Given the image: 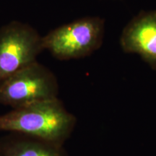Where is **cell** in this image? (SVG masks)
<instances>
[{
    "instance_id": "cell-3",
    "label": "cell",
    "mask_w": 156,
    "mask_h": 156,
    "mask_svg": "<svg viewBox=\"0 0 156 156\" xmlns=\"http://www.w3.org/2000/svg\"><path fill=\"white\" fill-rule=\"evenodd\" d=\"M58 94L56 75L36 61L0 84V105L17 108L56 98Z\"/></svg>"
},
{
    "instance_id": "cell-7",
    "label": "cell",
    "mask_w": 156,
    "mask_h": 156,
    "mask_svg": "<svg viewBox=\"0 0 156 156\" xmlns=\"http://www.w3.org/2000/svg\"><path fill=\"white\" fill-rule=\"evenodd\" d=\"M0 156H1V155H0Z\"/></svg>"
},
{
    "instance_id": "cell-4",
    "label": "cell",
    "mask_w": 156,
    "mask_h": 156,
    "mask_svg": "<svg viewBox=\"0 0 156 156\" xmlns=\"http://www.w3.org/2000/svg\"><path fill=\"white\" fill-rule=\"evenodd\" d=\"M44 50L43 36L30 25L12 21L0 28V84L37 61Z\"/></svg>"
},
{
    "instance_id": "cell-1",
    "label": "cell",
    "mask_w": 156,
    "mask_h": 156,
    "mask_svg": "<svg viewBox=\"0 0 156 156\" xmlns=\"http://www.w3.org/2000/svg\"><path fill=\"white\" fill-rule=\"evenodd\" d=\"M77 119L58 98L33 103L0 115V131L38 136L64 145Z\"/></svg>"
},
{
    "instance_id": "cell-5",
    "label": "cell",
    "mask_w": 156,
    "mask_h": 156,
    "mask_svg": "<svg viewBox=\"0 0 156 156\" xmlns=\"http://www.w3.org/2000/svg\"><path fill=\"white\" fill-rule=\"evenodd\" d=\"M120 43L124 52L138 54L156 71V11L134 17L123 30Z\"/></svg>"
},
{
    "instance_id": "cell-2",
    "label": "cell",
    "mask_w": 156,
    "mask_h": 156,
    "mask_svg": "<svg viewBox=\"0 0 156 156\" xmlns=\"http://www.w3.org/2000/svg\"><path fill=\"white\" fill-rule=\"evenodd\" d=\"M105 23L99 17H86L63 25L43 36L44 50L58 60L88 56L102 45Z\"/></svg>"
},
{
    "instance_id": "cell-6",
    "label": "cell",
    "mask_w": 156,
    "mask_h": 156,
    "mask_svg": "<svg viewBox=\"0 0 156 156\" xmlns=\"http://www.w3.org/2000/svg\"><path fill=\"white\" fill-rule=\"evenodd\" d=\"M0 155L69 156L64 145L17 132H7L0 137Z\"/></svg>"
}]
</instances>
